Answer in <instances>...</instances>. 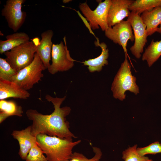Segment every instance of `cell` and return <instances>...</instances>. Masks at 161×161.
<instances>
[{"label": "cell", "instance_id": "83f0119b", "mask_svg": "<svg viewBox=\"0 0 161 161\" xmlns=\"http://www.w3.org/2000/svg\"><path fill=\"white\" fill-rule=\"evenodd\" d=\"M160 150H161V143L160 144Z\"/></svg>", "mask_w": 161, "mask_h": 161}, {"label": "cell", "instance_id": "5bb4252c", "mask_svg": "<svg viewBox=\"0 0 161 161\" xmlns=\"http://www.w3.org/2000/svg\"><path fill=\"white\" fill-rule=\"evenodd\" d=\"M27 91L20 88L11 81L0 80V100L13 97L26 99L30 96Z\"/></svg>", "mask_w": 161, "mask_h": 161}, {"label": "cell", "instance_id": "4fadbf2b", "mask_svg": "<svg viewBox=\"0 0 161 161\" xmlns=\"http://www.w3.org/2000/svg\"><path fill=\"white\" fill-rule=\"evenodd\" d=\"M11 135L18 142L19 156L25 160L30 149L37 144L36 137L31 134V125L22 130H13Z\"/></svg>", "mask_w": 161, "mask_h": 161}, {"label": "cell", "instance_id": "ba28073f", "mask_svg": "<svg viewBox=\"0 0 161 161\" xmlns=\"http://www.w3.org/2000/svg\"><path fill=\"white\" fill-rule=\"evenodd\" d=\"M25 0H7L1 10V15L4 17L8 26L14 32L19 29L24 22L27 13L21 10Z\"/></svg>", "mask_w": 161, "mask_h": 161}, {"label": "cell", "instance_id": "277c9868", "mask_svg": "<svg viewBox=\"0 0 161 161\" xmlns=\"http://www.w3.org/2000/svg\"><path fill=\"white\" fill-rule=\"evenodd\" d=\"M46 69L38 54L36 52L33 61L12 77L11 81L18 87L27 91L41 80L43 72Z\"/></svg>", "mask_w": 161, "mask_h": 161}, {"label": "cell", "instance_id": "ac0fdd59", "mask_svg": "<svg viewBox=\"0 0 161 161\" xmlns=\"http://www.w3.org/2000/svg\"><path fill=\"white\" fill-rule=\"evenodd\" d=\"M23 114L21 106L18 105L14 101L5 100H0V123L10 116L21 117Z\"/></svg>", "mask_w": 161, "mask_h": 161}, {"label": "cell", "instance_id": "30bf717a", "mask_svg": "<svg viewBox=\"0 0 161 161\" xmlns=\"http://www.w3.org/2000/svg\"><path fill=\"white\" fill-rule=\"evenodd\" d=\"M130 21L123 20L105 31V36L116 44L122 46L125 55H128L126 48L128 41H134V35Z\"/></svg>", "mask_w": 161, "mask_h": 161}, {"label": "cell", "instance_id": "5b68a950", "mask_svg": "<svg viewBox=\"0 0 161 161\" xmlns=\"http://www.w3.org/2000/svg\"><path fill=\"white\" fill-rule=\"evenodd\" d=\"M36 51V45L32 41H29L4 54L7 61L18 72L32 63Z\"/></svg>", "mask_w": 161, "mask_h": 161}, {"label": "cell", "instance_id": "8992f818", "mask_svg": "<svg viewBox=\"0 0 161 161\" xmlns=\"http://www.w3.org/2000/svg\"><path fill=\"white\" fill-rule=\"evenodd\" d=\"M111 0L99 1L95 9L92 10L86 2L80 3L79 7L89 22V25L92 30L99 28L105 31L109 27L107 23V16Z\"/></svg>", "mask_w": 161, "mask_h": 161}, {"label": "cell", "instance_id": "8fae6325", "mask_svg": "<svg viewBox=\"0 0 161 161\" xmlns=\"http://www.w3.org/2000/svg\"><path fill=\"white\" fill-rule=\"evenodd\" d=\"M134 1L111 0L107 18L109 27H112L129 17L131 13L129 7Z\"/></svg>", "mask_w": 161, "mask_h": 161}, {"label": "cell", "instance_id": "7c38bea8", "mask_svg": "<svg viewBox=\"0 0 161 161\" xmlns=\"http://www.w3.org/2000/svg\"><path fill=\"white\" fill-rule=\"evenodd\" d=\"M53 35L52 30H48L42 33L40 41L37 38L32 40L36 46V53L39 56L46 69H48L50 65V61L53 44L52 39Z\"/></svg>", "mask_w": 161, "mask_h": 161}, {"label": "cell", "instance_id": "603a6c76", "mask_svg": "<svg viewBox=\"0 0 161 161\" xmlns=\"http://www.w3.org/2000/svg\"><path fill=\"white\" fill-rule=\"evenodd\" d=\"M95 154L94 156L89 159L83 154L77 152L73 153L70 159L67 161H99L102 155L100 149L97 147H92Z\"/></svg>", "mask_w": 161, "mask_h": 161}, {"label": "cell", "instance_id": "2e32d148", "mask_svg": "<svg viewBox=\"0 0 161 161\" xmlns=\"http://www.w3.org/2000/svg\"><path fill=\"white\" fill-rule=\"evenodd\" d=\"M143 22L146 26L148 36L153 35L161 24V7L144 12L140 16Z\"/></svg>", "mask_w": 161, "mask_h": 161}, {"label": "cell", "instance_id": "9a60e30c", "mask_svg": "<svg viewBox=\"0 0 161 161\" xmlns=\"http://www.w3.org/2000/svg\"><path fill=\"white\" fill-rule=\"evenodd\" d=\"M95 44L96 46L100 47L101 49L100 55L96 58L89 59L82 62L83 65L88 66V70L90 72H100L103 66L108 64L107 59L109 53L106 44L104 42L100 43L98 40L95 42Z\"/></svg>", "mask_w": 161, "mask_h": 161}, {"label": "cell", "instance_id": "3957f363", "mask_svg": "<svg viewBox=\"0 0 161 161\" xmlns=\"http://www.w3.org/2000/svg\"><path fill=\"white\" fill-rule=\"evenodd\" d=\"M125 55L114 79L111 87L114 97L122 101L126 98L125 93L127 91L137 95L139 93L138 86L136 83V78L131 71V66Z\"/></svg>", "mask_w": 161, "mask_h": 161}, {"label": "cell", "instance_id": "ffe728a7", "mask_svg": "<svg viewBox=\"0 0 161 161\" xmlns=\"http://www.w3.org/2000/svg\"><path fill=\"white\" fill-rule=\"evenodd\" d=\"M159 7H161V0H136L129 6V10L140 15L144 12Z\"/></svg>", "mask_w": 161, "mask_h": 161}, {"label": "cell", "instance_id": "4316f807", "mask_svg": "<svg viewBox=\"0 0 161 161\" xmlns=\"http://www.w3.org/2000/svg\"><path fill=\"white\" fill-rule=\"evenodd\" d=\"M71 1H72V0H63V2L64 3H69V2H70Z\"/></svg>", "mask_w": 161, "mask_h": 161}, {"label": "cell", "instance_id": "d6986e66", "mask_svg": "<svg viewBox=\"0 0 161 161\" xmlns=\"http://www.w3.org/2000/svg\"><path fill=\"white\" fill-rule=\"evenodd\" d=\"M161 56V40L154 41L152 39L145 49L142 57V60L146 61L149 67L152 65Z\"/></svg>", "mask_w": 161, "mask_h": 161}, {"label": "cell", "instance_id": "44dd1931", "mask_svg": "<svg viewBox=\"0 0 161 161\" xmlns=\"http://www.w3.org/2000/svg\"><path fill=\"white\" fill-rule=\"evenodd\" d=\"M17 72L5 58H0V80L11 81L12 77Z\"/></svg>", "mask_w": 161, "mask_h": 161}, {"label": "cell", "instance_id": "484cf974", "mask_svg": "<svg viewBox=\"0 0 161 161\" xmlns=\"http://www.w3.org/2000/svg\"><path fill=\"white\" fill-rule=\"evenodd\" d=\"M156 32L161 34V24L158 27Z\"/></svg>", "mask_w": 161, "mask_h": 161}, {"label": "cell", "instance_id": "52a82bcc", "mask_svg": "<svg viewBox=\"0 0 161 161\" xmlns=\"http://www.w3.org/2000/svg\"><path fill=\"white\" fill-rule=\"evenodd\" d=\"M64 44L62 41L59 44H53L51 53L52 63L47 69L52 75L58 72L69 70L74 66L75 61L71 56L68 49L66 37L63 38Z\"/></svg>", "mask_w": 161, "mask_h": 161}, {"label": "cell", "instance_id": "7a4b0ae2", "mask_svg": "<svg viewBox=\"0 0 161 161\" xmlns=\"http://www.w3.org/2000/svg\"><path fill=\"white\" fill-rule=\"evenodd\" d=\"M36 140L37 145L46 155L48 161L69 160L73 148L81 141L80 140L73 141L43 134L37 135Z\"/></svg>", "mask_w": 161, "mask_h": 161}, {"label": "cell", "instance_id": "d4e9b609", "mask_svg": "<svg viewBox=\"0 0 161 161\" xmlns=\"http://www.w3.org/2000/svg\"><path fill=\"white\" fill-rule=\"evenodd\" d=\"M137 151L142 156H144L148 154H155L161 153L160 144L158 142H156L146 147L137 148Z\"/></svg>", "mask_w": 161, "mask_h": 161}, {"label": "cell", "instance_id": "e0dca14e", "mask_svg": "<svg viewBox=\"0 0 161 161\" xmlns=\"http://www.w3.org/2000/svg\"><path fill=\"white\" fill-rule=\"evenodd\" d=\"M6 40H0V54H2L29 41L28 35L24 32H16L7 35Z\"/></svg>", "mask_w": 161, "mask_h": 161}, {"label": "cell", "instance_id": "cb8c5ba5", "mask_svg": "<svg viewBox=\"0 0 161 161\" xmlns=\"http://www.w3.org/2000/svg\"><path fill=\"white\" fill-rule=\"evenodd\" d=\"M43 151L37 144L30 150L25 160L26 161H48L44 155Z\"/></svg>", "mask_w": 161, "mask_h": 161}, {"label": "cell", "instance_id": "9c48e42d", "mask_svg": "<svg viewBox=\"0 0 161 161\" xmlns=\"http://www.w3.org/2000/svg\"><path fill=\"white\" fill-rule=\"evenodd\" d=\"M130 22L133 30L134 43L130 48L133 55L139 59L147 42L146 26L143 21L140 15L131 12L127 19Z\"/></svg>", "mask_w": 161, "mask_h": 161}, {"label": "cell", "instance_id": "7402d4cb", "mask_svg": "<svg viewBox=\"0 0 161 161\" xmlns=\"http://www.w3.org/2000/svg\"><path fill=\"white\" fill-rule=\"evenodd\" d=\"M137 145L129 147L123 152V159L125 161H153L148 157L140 155L137 151Z\"/></svg>", "mask_w": 161, "mask_h": 161}, {"label": "cell", "instance_id": "6da1fadb", "mask_svg": "<svg viewBox=\"0 0 161 161\" xmlns=\"http://www.w3.org/2000/svg\"><path fill=\"white\" fill-rule=\"evenodd\" d=\"M66 96L62 98L53 97L46 95L45 98L51 102L54 108L53 112L49 114H44L35 109H28L26 114L28 119L32 121L31 133L36 137L39 134L56 136L72 140L77 137L69 130V123L66 117L71 112V108L61 105L66 98Z\"/></svg>", "mask_w": 161, "mask_h": 161}]
</instances>
